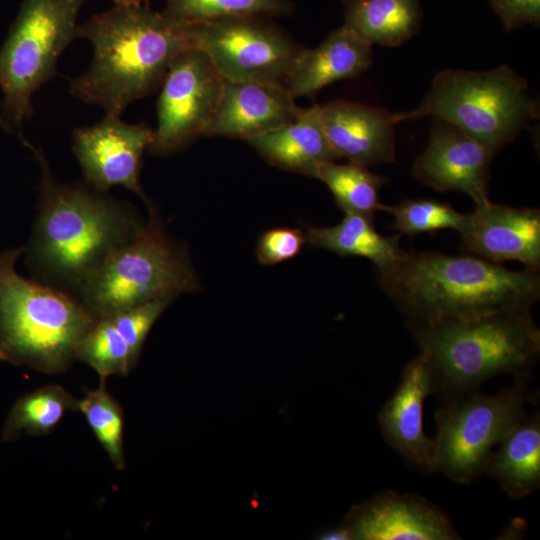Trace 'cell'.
<instances>
[{"instance_id":"1","label":"cell","mask_w":540,"mask_h":540,"mask_svg":"<svg viewBox=\"0 0 540 540\" xmlns=\"http://www.w3.org/2000/svg\"><path fill=\"white\" fill-rule=\"evenodd\" d=\"M41 168L38 215L27 260L38 281L76 296L86 280L145 223L122 201L88 184L56 180L40 148L25 139Z\"/></svg>"},{"instance_id":"2","label":"cell","mask_w":540,"mask_h":540,"mask_svg":"<svg viewBox=\"0 0 540 540\" xmlns=\"http://www.w3.org/2000/svg\"><path fill=\"white\" fill-rule=\"evenodd\" d=\"M93 48L89 68L70 81L77 99L118 116L161 86L170 64L191 48L185 25L142 4L115 5L78 25Z\"/></svg>"},{"instance_id":"3","label":"cell","mask_w":540,"mask_h":540,"mask_svg":"<svg viewBox=\"0 0 540 540\" xmlns=\"http://www.w3.org/2000/svg\"><path fill=\"white\" fill-rule=\"evenodd\" d=\"M379 283L408 321L417 322L530 309L540 297L538 272L440 252H407L394 268L379 273Z\"/></svg>"},{"instance_id":"4","label":"cell","mask_w":540,"mask_h":540,"mask_svg":"<svg viewBox=\"0 0 540 540\" xmlns=\"http://www.w3.org/2000/svg\"><path fill=\"white\" fill-rule=\"evenodd\" d=\"M407 326L429 364L434 393L444 402L476 391L500 374L528 379L540 354V330L529 308L408 321Z\"/></svg>"},{"instance_id":"5","label":"cell","mask_w":540,"mask_h":540,"mask_svg":"<svg viewBox=\"0 0 540 540\" xmlns=\"http://www.w3.org/2000/svg\"><path fill=\"white\" fill-rule=\"evenodd\" d=\"M25 248L0 254V361L61 373L97 318L75 295L18 274Z\"/></svg>"},{"instance_id":"6","label":"cell","mask_w":540,"mask_h":540,"mask_svg":"<svg viewBox=\"0 0 540 540\" xmlns=\"http://www.w3.org/2000/svg\"><path fill=\"white\" fill-rule=\"evenodd\" d=\"M538 115V103L529 95L527 81L502 64L486 71H439L422 102L413 110L395 113V120L399 123L432 116L457 127L496 154Z\"/></svg>"},{"instance_id":"7","label":"cell","mask_w":540,"mask_h":540,"mask_svg":"<svg viewBox=\"0 0 540 540\" xmlns=\"http://www.w3.org/2000/svg\"><path fill=\"white\" fill-rule=\"evenodd\" d=\"M149 211L139 235L115 250L76 294L96 318L198 288L187 255L153 207Z\"/></svg>"},{"instance_id":"8","label":"cell","mask_w":540,"mask_h":540,"mask_svg":"<svg viewBox=\"0 0 540 540\" xmlns=\"http://www.w3.org/2000/svg\"><path fill=\"white\" fill-rule=\"evenodd\" d=\"M85 0H24L0 49V124L18 130L32 116L33 94L51 77L62 52L77 38Z\"/></svg>"},{"instance_id":"9","label":"cell","mask_w":540,"mask_h":540,"mask_svg":"<svg viewBox=\"0 0 540 540\" xmlns=\"http://www.w3.org/2000/svg\"><path fill=\"white\" fill-rule=\"evenodd\" d=\"M534 400L528 379H522L497 394L476 390L445 401L435 413V472L459 484L484 474L494 446L527 416L525 405Z\"/></svg>"},{"instance_id":"10","label":"cell","mask_w":540,"mask_h":540,"mask_svg":"<svg viewBox=\"0 0 540 540\" xmlns=\"http://www.w3.org/2000/svg\"><path fill=\"white\" fill-rule=\"evenodd\" d=\"M265 16H237L186 23L192 47L204 52L231 81L285 85L304 47Z\"/></svg>"},{"instance_id":"11","label":"cell","mask_w":540,"mask_h":540,"mask_svg":"<svg viewBox=\"0 0 540 540\" xmlns=\"http://www.w3.org/2000/svg\"><path fill=\"white\" fill-rule=\"evenodd\" d=\"M223 77L201 50L178 54L161 84L157 127L149 151L175 153L205 134L219 104Z\"/></svg>"},{"instance_id":"12","label":"cell","mask_w":540,"mask_h":540,"mask_svg":"<svg viewBox=\"0 0 540 540\" xmlns=\"http://www.w3.org/2000/svg\"><path fill=\"white\" fill-rule=\"evenodd\" d=\"M154 136L145 123H127L118 116L105 115L97 124L73 132V153L85 183L100 192L122 186L152 208L141 183V160Z\"/></svg>"},{"instance_id":"13","label":"cell","mask_w":540,"mask_h":540,"mask_svg":"<svg viewBox=\"0 0 540 540\" xmlns=\"http://www.w3.org/2000/svg\"><path fill=\"white\" fill-rule=\"evenodd\" d=\"M495 154L457 127L434 118L426 149L417 157L412 176L437 191H460L475 205L489 200L490 164Z\"/></svg>"},{"instance_id":"14","label":"cell","mask_w":540,"mask_h":540,"mask_svg":"<svg viewBox=\"0 0 540 540\" xmlns=\"http://www.w3.org/2000/svg\"><path fill=\"white\" fill-rule=\"evenodd\" d=\"M346 526L352 539L360 540L461 539L440 507L424 497L392 490L353 508Z\"/></svg>"},{"instance_id":"15","label":"cell","mask_w":540,"mask_h":540,"mask_svg":"<svg viewBox=\"0 0 540 540\" xmlns=\"http://www.w3.org/2000/svg\"><path fill=\"white\" fill-rule=\"evenodd\" d=\"M463 246L491 262H521L525 269L540 268V211L492 203L476 205L460 232Z\"/></svg>"},{"instance_id":"16","label":"cell","mask_w":540,"mask_h":540,"mask_svg":"<svg viewBox=\"0 0 540 540\" xmlns=\"http://www.w3.org/2000/svg\"><path fill=\"white\" fill-rule=\"evenodd\" d=\"M434 393L426 359L419 354L403 369L399 384L378 414L382 435L389 446L415 468L434 473V439L425 435L423 405Z\"/></svg>"},{"instance_id":"17","label":"cell","mask_w":540,"mask_h":540,"mask_svg":"<svg viewBox=\"0 0 540 540\" xmlns=\"http://www.w3.org/2000/svg\"><path fill=\"white\" fill-rule=\"evenodd\" d=\"M319 116L338 158L366 168L395 162V113L362 103L334 100L319 105Z\"/></svg>"},{"instance_id":"18","label":"cell","mask_w":540,"mask_h":540,"mask_svg":"<svg viewBox=\"0 0 540 540\" xmlns=\"http://www.w3.org/2000/svg\"><path fill=\"white\" fill-rule=\"evenodd\" d=\"M285 85L223 78V90L205 136L248 140L295 119L302 111Z\"/></svg>"},{"instance_id":"19","label":"cell","mask_w":540,"mask_h":540,"mask_svg":"<svg viewBox=\"0 0 540 540\" xmlns=\"http://www.w3.org/2000/svg\"><path fill=\"white\" fill-rule=\"evenodd\" d=\"M372 59V45L343 24L317 47L304 48L285 87L294 98L312 96L336 81L361 75Z\"/></svg>"},{"instance_id":"20","label":"cell","mask_w":540,"mask_h":540,"mask_svg":"<svg viewBox=\"0 0 540 540\" xmlns=\"http://www.w3.org/2000/svg\"><path fill=\"white\" fill-rule=\"evenodd\" d=\"M246 141L271 164L311 177L319 164L339 159L324 133L319 105L303 108L290 122Z\"/></svg>"},{"instance_id":"21","label":"cell","mask_w":540,"mask_h":540,"mask_svg":"<svg viewBox=\"0 0 540 540\" xmlns=\"http://www.w3.org/2000/svg\"><path fill=\"white\" fill-rule=\"evenodd\" d=\"M489 454L484 474L498 482L513 500L540 486V415L537 411L514 426Z\"/></svg>"},{"instance_id":"22","label":"cell","mask_w":540,"mask_h":540,"mask_svg":"<svg viewBox=\"0 0 540 540\" xmlns=\"http://www.w3.org/2000/svg\"><path fill=\"white\" fill-rule=\"evenodd\" d=\"M306 242L325 248L340 256H358L369 259L385 273L406 256L400 247L399 236H383L374 227L373 220L365 216L345 213L335 226L309 227Z\"/></svg>"},{"instance_id":"23","label":"cell","mask_w":540,"mask_h":540,"mask_svg":"<svg viewBox=\"0 0 540 540\" xmlns=\"http://www.w3.org/2000/svg\"><path fill=\"white\" fill-rule=\"evenodd\" d=\"M344 25L370 45L395 47L420 29V0H343Z\"/></svg>"},{"instance_id":"24","label":"cell","mask_w":540,"mask_h":540,"mask_svg":"<svg viewBox=\"0 0 540 540\" xmlns=\"http://www.w3.org/2000/svg\"><path fill=\"white\" fill-rule=\"evenodd\" d=\"M77 401L58 384L42 386L21 396L11 407L1 431L3 442L23 435L50 434L69 411H77Z\"/></svg>"},{"instance_id":"25","label":"cell","mask_w":540,"mask_h":540,"mask_svg":"<svg viewBox=\"0 0 540 540\" xmlns=\"http://www.w3.org/2000/svg\"><path fill=\"white\" fill-rule=\"evenodd\" d=\"M313 177L329 188L337 205L345 213L359 214L373 220L375 212L382 210L379 192L388 178L374 174L366 167L329 161L319 164Z\"/></svg>"},{"instance_id":"26","label":"cell","mask_w":540,"mask_h":540,"mask_svg":"<svg viewBox=\"0 0 540 540\" xmlns=\"http://www.w3.org/2000/svg\"><path fill=\"white\" fill-rule=\"evenodd\" d=\"M75 360L85 363L105 380L128 375L138 362L125 333L111 316L96 319L79 343Z\"/></svg>"},{"instance_id":"27","label":"cell","mask_w":540,"mask_h":540,"mask_svg":"<svg viewBox=\"0 0 540 540\" xmlns=\"http://www.w3.org/2000/svg\"><path fill=\"white\" fill-rule=\"evenodd\" d=\"M77 411L84 415L115 468L124 470V412L120 403L107 390L105 379H100L97 388L87 391L85 396L77 401Z\"/></svg>"},{"instance_id":"28","label":"cell","mask_w":540,"mask_h":540,"mask_svg":"<svg viewBox=\"0 0 540 540\" xmlns=\"http://www.w3.org/2000/svg\"><path fill=\"white\" fill-rule=\"evenodd\" d=\"M292 11L291 0H167L162 13L186 24L237 16H279Z\"/></svg>"},{"instance_id":"29","label":"cell","mask_w":540,"mask_h":540,"mask_svg":"<svg viewBox=\"0 0 540 540\" xmlns=\"http://www.w3.org/2000/svg\"><path fill=\"white\" fill-rule=\"evenodd\" d=\"M382 210L393 215L394 228L400 234L410 236L441 229H454L460 233L467 218L451 205L431 199H405L395 206L383 205Z\"/></svg>"},{"instance_id":"30","label":"cell","mask_w":540,"mask_h":540,"mask_svg":"<svg viewBox=\"0 0 540 540\" xmlns=\"http://www.w3.org/2000/svg\"><path fill=\"white\" fill-rule=\"evenodd\" d=\"M306 242V236L295 228H274L262 234L257 245L260 263L274 265L295 257Z\"/></svg>"},{"instance_id":"31","label":"cell","mask_w":540,"mask_h":540,"mask_svg":"<svg viewBox=\"0 0 540 540\" xmlns=\"http://www.w3.org/2000/svg\"><path fill=\"white\" fill-rule=\"evenodd\" d=\"M506 30L538 25L540 0H488Z\"/></svg>"},{"instance_id":"32","label":"cell","mask_w":540,"mask_h":540,"mask_svg":"<svg viewBox=\"0 0 540 540\" xmlns=\"http://www.w3.org/2000/svg\"><path fill=\"white\" fill-rule=\"evenodd\" d=\"M321 539L326 540H347L352 539L348 527L345 525L342 528L333 529L321 535Z\"/></svg>"},{"instance_id":"33","label":"cell","mask_w":540,"mask_h":540,"mask_svg":"<svg viewBox=\"0 0 540 540\" xmlns=\"http://www.w3.org/2000/svg\"><path fill=\"white\" fill-rule=\"evenodd\" d=\"M115 5H135V4H142L143 2H146L148 0H112Z\"/></svg>"}]
</instances>
